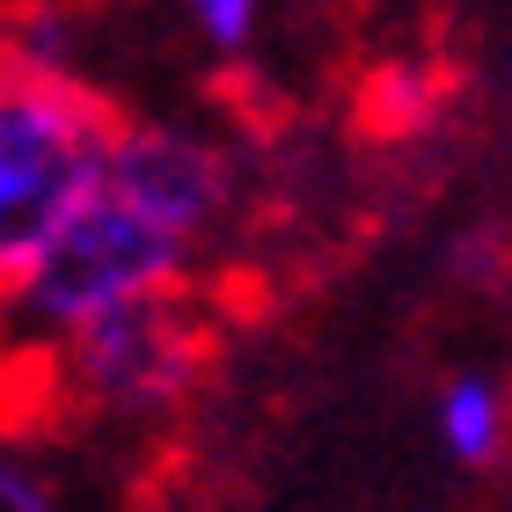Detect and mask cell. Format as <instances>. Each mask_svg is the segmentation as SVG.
Listing matches in <instances>:
<instances>
[{
    "label": "cell",
    "instance_id": "5b68a950",
    "mask_svg": "<svg viewBox=\"0 0 512 512\" xmlns=\"http://www.w3.org/2000/svg\"><path fill=\"white\" fill-rule=\"evenodd\" d=\"M161 8L183 22V37H191L220 74H249V66L271 52V37H278V22H286L293 0H161Z\"/></svg>",
    "mask_w": 512,
    "mask_h": 512
},
{
    "label": "cell",
    "instance_id": "ba28073f",
    "mask_svg": "<svg viewBox=\"0 0 512 512\" xmlns=\"http://www.w3.org/2000/svg\"><path fill=\"white\" fill-rule=\"evenodd\" d=\"M0 359H15V322H8V293H0Z\"/></svg>",
    "mask_w": 512,
    "mask_h": 512
},
{
    "label": "cell",
    "instance_id": "8992f818",
    "mask_svg": "<svg viewBox=\"0 0 512 512\" xmlns=\"http://www.w3.org/2000/svg\"><path fill=\"white\" fill-rule=\"evenodd\" d=\"M439 447H447L461 469H498L512 447V395L491 374H454L439 388Z\"/></svg>",
    "mask_w": 512,
    "mask_h": 512
},
{
    "label": "cell",
    "instance_id": "3957f363",
    "mask_svg": "<svg viewBox=\"0 0 512 512\" xmlns=\"http://www.w3.org/2000/svg\"><path fill=\"white\" fill-rule=\"evenodd\" d=\"M205 366H213V322L191 293H176L37 352V381L44 403L96 417L110 432H161L191 410Z\"/></svg>",
    "mask_w": 512,
    "mask_h": 512
},
{
    "label": "cell",
    "instance_id": "6da1fadb",
    "mask_svg": "<svg viewBox=\"0 0 512 512\" xmlns=\"http://www.w3.org/2000/svg\"><path fill=\"white\" fill-rule=\"evenodd\" d=\"M125 110L88 66L0 52V293H15L52 242L96 205Z\"/></svg>",
    "mask_w": 512,
    "mask_h": 512
},
{
    "label": "cell",
    "instance_id": "7a4b0ae2",
    "mask_svg": "<svg viewBox=\"0 0 512 512\" xmlns=\"http://www.w3.org/2000/svg\"><path fill=\"white\" fill-rule=\"evenodd\" d=\"M205 249L183 242L176 227L147 220L139 205H125L118 191H96V205L52 242V256L8 293V322H15V352L37 359L52 344L96 330V322L147 308V300H176L198 286Z\"/></svg>",
    "mask_w": 512,
    "mask_h": 512
},
{
    "label": "cell",
    "instance_id": "277c9868",
    "mask_svg": "<svg viewBox=\"0 0 512 512\" xmlns=\"http://www.w3.org/2000/svg\"><path fill=\"white\" fill-rule=\"evenodd\" d=\"M103 183L125 205H139L147 220L176 227L183 242L213 249V235L235 213L242 161L227 147V132L198 125V118H125Z\"/></svg>",
    "mask_w": 512,
    "mask_h": 512
},
{
    "label": "cell",
    "instance_id": "52a82bcc",
    "mask_svg": "<svg viewBox=\"0 0 512 512\" xmlns=\"http://www.w3.org/2000/svg\"><path fill=\"white\" fill-rule=\"evenodd\" d=\"M0 512H74V491L59 483V469H44V454L8 432H0Z\"/></svg>",
    "mask_w": 512,
    "mask_h": 512
}]
</instances>
